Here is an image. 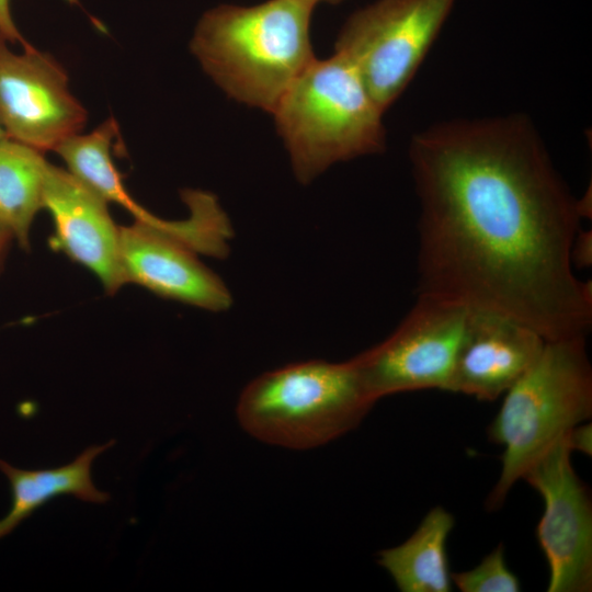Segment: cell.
Instances as JSON below:
<instances>
[{"label":"cell","mask_w":592,"mask_h":592,"mask_svg":"<svg viewBox=\"0 0 592 592\" xmlns=\"http://www.w3.org/2000/svg\"><path fill=\"white\" fill-rule=\"evenodd\" d=\"M545 342L520 321L469 308L447 391L496 400L531 367Z\"/></svg>","instance_id":"obj_12"},{"label":"cell","mask_w":592,"mask_h":592,"mask_svg":"<svg viewBox=\"0 0 592 592\" xmlns=\"http://www.w3.org/2000/svg\"><path fill=\"white\" fill-rule=\"evenodd\" d=\"M9 3V0H0V33L7 41L21 42L25 46L29 43L23 39L18 31L11 16Z\"/></svg>","instance_id":"obj_19"},{"label":"cell","mask_w":592,"mask_h":592,"mask_svg":"<svg viewBox=\"0 0 592 592\" xmlns=\"http://www.w3.org/2000/svg\"><path fill=\"white\" fill-rule=\"evenodd\" d=\"M468 311L452 300L418 295L387 339L351 358L366 394L376 402L405 391H447Z\"/></svg>","instance_id":"obj_8"},{"label":"cell","mask_w":592,"mask_h":592,"mask_svg":"<svg viewBox=\"0 0 592 592\" xmlns=\"http://www.w3.org/2000/svg\"><path fill=\"white\" fill-rule=\"evenodd\" d=\"M418 295L504 315L546 341L585 337L592 287L572 270L582 213L533 122L458 118L413 135Z\"/></svg>","instance_id":"obj_1"},{"label":"cell","mask_w":592,"mask_h":592,"mask_svg":"<svg viewBox=\"0 0 592 592\" xmlns=\"http://www.w3.org/2000/svg\"><path fill=\"white\" fill-rule=\"evenodd\" d=\"M572 264L587 267L592 262V234L591 231L580 229L571 247Z\"/></svg>","instance_id":"obj_17"},{"label":"cell","mask_w":592,"mask_h":592,"mask_svg":"<svg viewBox=\"0 0 592 592\" xmlns=\"http://www.w3.org/2000/svg\"><path fill=\"white\" fill-rule=\"evenodd\" d=\"M12 240H14L12 235L0 226V271L3 267V263Z\"/></svg>","instance_id":"obj_20"},{"label":"cell","mask_w":592,"mask_h":592,"mask_svg":"<svg viewBox=\"0 0 592 592\" xmlns=\"http://www.w3.org/2000/svg\"><path fill=\"white\" fill-rule=\"evenodd\" d=\"M114 444L115 440H111L102 445L89 446L69 464L48 469H21L0 459V471L7 477L11 490V505L0 519V539L57 497L72 496L83 502L106 503L111 496L95 487L92 465L99 455Z\"/></svg>","instance_id":"obj_13"},{"label":"cell","mask_w":592,"mask_h":592,"mask_svg":"<svg viewBox=\"0 0 592 592\" xmlns=\"http://www.w3.org/2000/svg\"><path fill=\"white\" fill-rule=\"evenodd\" d=\"M374 405L351 360H310L255 377L242 390L236 411L255 439L306 449L355 429Z\"/></svg>","instance_id":"obj_5"},{"label":"cell","mask_w":592,"mask_h":592,"mask_svg":"<svg viewBox=\"0 0 592 592\" xmlns=\"http://www.w3.org/2000/svg\"><path fill=\"white\" fill-rule=\"evenodd\" d=\"M0 35H1V33H0Z\"/></svg>","instance_id":"obj_23"},{"label":"cell","mask_w":592,"mask_h":592,"mask_svg":"<svg viewBox=\"0 0 592 592\" xmlns=\"http://www.w3.org/2000/svg\"><path fill=\"white\" fill-rule=\"evenodd\" d=\"M5 137H7L5 132L0 124V140L4 139Z\"/></svg>","instance_id":"obj_22"},{"label":"cell","mask_w":592,"mask_h":592,"mask_svg":"<svg viewBox=\"0 0 592 592\" xmlns=\"http://www.w3.org/2000/svg\"><path fill=\"white\" fill-rule=\"evenodd\" d=\"M43 208L54 223L49 243L55 251L91 271L107 294L126 284L119 258V227L104 198L68 170L49 163Z\"/></svg>","instance_id":"obj_11"},{"label":"cell","mask_w":592,"mask_h":592,"mask_svg":"<svg viewBox=\"0 0 592 592\" xmlns=\"http://www.w3.org/2000/svg\"><path fill=\"white\" fill-rule=\"evenodd\" d=\"M316 5L314 0L218 5L197 23L191 52L230 98L273 113L316 58L309 35Z\"/></svg>","instance_id":"obj_2"},{"label":"cell","mask_w":592,"mask_h":592,"mask_svg":"<svg viewBox=\"0 0 592 592\" xmlns=\"http://www.w3.org/2000/svg\"><path fill=\"white\" fill-rule=\"evenodd\" d=\"M452 583L462 592H519V578L509 569L503 544H499L473 569L452 572Z\"/></svg>","instance_id":"obj_16"},{"label":"cell","mask_w":592,"mask_h":592,"mask_svg":"<svg viewBox=\"0 0 592 592\" xmlns=\"http://www.w3.org/2000/svg\"><path fill=\"white\" fill-rule=\"evenodd\" d=\"M454 516L442 506L431 509L402 544L378 553L377 563L401 592H449L452 578L446 543Z\"/></svg>","instance_id":"obj_14"},{"label":"cell","mask_w":592,"mask_h":592,"mask_svg":"<svg viewBox=\"0 0 592 592\" xmlns=\"http://www.w3.org/2000/svg\"><path fill=\"white\" fill-rule=\"evenodd\" d=\"M455 0H377L350 15L334 50L385 113L421 66Z\"/></svg>","instance_id":"obj_7"},{"label":"cell","mask_w":592,"mask_h":592,"mask_svg":"<svg viewBox=\"0 0 592 592\" xmlns=\"http://www.w3.org/2000/svg\"><path fill=\"white\" fill-rule=\"evenodd\" d=\"M314 1H315L317 4H318L319 2H321V1L328 2V3H332V4H337V3H339V2H341V1H343V0H314Z\"/></svg>","instance_id":"obj_21"},{"label":"cell","mask_w":592,"mask_h":592,"mask_svg":"<svg viewBox=\"0 0 592 592\" xmlns=\"http://www.w3.org/2000/svg\"><path fill=\"white\" fill-rule=\"evenodd\" d=\"M272 114L303 184L335 162L380 153L386 147L384 112L353 66L337 53L315 58Z\"/></svg>","instance_id":"obj_4"},{"label":"cell","mask_w":592,"mask_h":592,"mask_svg":"<svg viewBox=\"0 0 592 592\" xmlns=\"http://www.w3.org/2000/svg\"><path fill=\"white\" fill-rule=\"evenodd\" d=\"M86 121L62 67L30 44L12 52L0 35V124L7 137L45 152L79 134Z\"/></svg>","instance_id":"obj_10"},{"label":"cell","mask_w":592,"mask_h":592,"mask_svg":"<svg viewBox=\"0 0 592 592\" xmlns=\"http://www.w3.org/2000/svg\"><path fill=\"white\" fill-rule=\"evenodd\" d=\"M190 208L184 220L162 226L134 221L119 226V258L125 283L209 311L227 310L231 294L197 253L221 255L227 250L230 225L216 197L203 191H184Z\"/></svg>","instance_id":"obj_6"},{"label":"cell","mask_w":592,"mask_h":592,"mask_svg":"<svg viewBox=\"0 0 592 592\" xmlns=\"http://www.w3.org/2000/svg\"><path fill=\"white\" fill-rule=\"evenodd\" d=\"M567 442L571 451H579L588 456L592 455V426L591 423H580L567 433Z\"/></svg>","instance_id":"obj_18"},{"label":"cell","mask_w":592,"mask_h":592,"mask_svg":"<svg viewBox=\"0 0 592 592\" xmlns=\"http://www.w3.org/2000/svg\"><path fill=\"white\" fill-rule=\"evenodd\" d=\"M48 166L42 151L8 137L0 140V226L23 249L30 248V230L43 208Z\"/></svg>","instance_id":"obj_15"},{"label":"cell","mask_w":592,"mask_h":592,"mask_svg":"<svg viewBox=\"0 0 592 592\" xmlns=\"http://www.w3.org/2000/svg\"><path fill=\"white\" fill-rule=\"evenodd\" d=\"M488 428L504 447L488 510L501 508L514 483L572 428L592 417V366L585 337L546 341L531 367L504 394Z\"/></svg>","instance_id":"obj_3"},{"label":"cell","mask_w":592,"mask_h":592,"mask_svg":"<svg viewBox=\"0 0 592 592\" xmlns=\"http://www.w3.org/2000/svg\"><path fill=\"white\" fill-rule=\"evenodd\" d=\"M571 453L566 434L522 478L544 501L536 538L549 568L548 592L592 590V502Z\"/></svg>","instance_id":"obj_9"}]
</instances>
